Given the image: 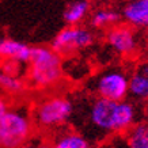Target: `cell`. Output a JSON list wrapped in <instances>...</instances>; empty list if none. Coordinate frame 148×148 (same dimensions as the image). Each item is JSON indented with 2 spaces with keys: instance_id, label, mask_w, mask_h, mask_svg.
Returning <instances> with one entry per match:
<instances>
[{
  "instance_id": "15",
  "label": "cell",
  "mask_w": 148,
  "mask_h": 148,
  "mask_svg": "<svg viewBox=\"0 0 148 148\" xmlns=\"http://www.w3.org/2000/svg\"><path fill=\"white\" fill-rule=\"evenodd\" d=\"M0 90L8 94H22L26 90V83L21 76L11 75L0 69Z\"/></svg>"
},
{
  "instance_id": "9",
  "label": "cell",
  "mask_w": 148,
  "mask_h": 148,
  "mask_svg": "<svg viewBox=\"0 0 148 148\" xmlns=\"http://www.w3.org/2000/svg\"><path fill=\"white\" fill-rule=\"evenodd\" d=\"M129 97L139 103H148V61L139 64L129 76Z\"/></svg>"
},
{
  "instance_id": "5",
  "label": "cell",
  "mask_w": 148,
  "mask_h": 148,
  "mask_svg": "<svg viewBox=\"0 0 148 148\" xmlns=\"http://www.w3.org/2000/svg\"><path fill=\"white\" fill-rule=\"evenodd\" d=\"M129 73L121 68H109L90 82L88 88L97 97L112 101H124L129 97Z\"/></svg>"
},
{
  "instance_id": "13",
  "label": "cell",
  "mask_w": 148,
  "mask_h": 148,
  "mask_svg": "<svg viewBox=\"0 0 148 148\" xmlns=\"http://www.w3.org/2000/svg\"><path fill=\"white\" fill-rule=\"evenodd\" d=\"M122 19L121 12L112 8H98L90 15V25L94 29H110L120 23Z\"/></svg>"
},
{
  "instance_id": "11",
  "label": "cell",
  "mask_w": 148,
  "mask_h": 148,
  "mask_svg": "<svg viewBox=\"0 0 148 148\" xmlns=\"http://www.w3.org/2000/svg\"><path fill=\"white\" fill-rule=\"evenodd\" d=\"M52 148H91V140L80 132L58 129L53 140L50 141Z\"/></svg>"
},
{
  "instance_id": "12",
  "label": "cell",
  "mask_w": 148,
  "mask_h": 148,
  "mask_svg": "<svg viewBox=\"0 0 148 148\" xmlns=\"http://www.w3.org/2000/svg\"><path fill=\"white\" fill-rule=\"evenodd\" d=\"M91 11L88 0H73L64 10L63 19L67 25H80Z\"/></svg>"
},
{
  "instance_id": "3",
  "label": "cell",
  "mask_w": 148,
  "mask_h": 148,
  "mask_svg": "<svg viewBox=\"0 0 148 148\" xmlns=\"http://www.w3.org/2000/svg\"><path fill=\"white\" fill-rule=\"evenodd\" d=\"M75 102L63 95H52L41 99L33 110V120L42 130H58L72 120Z\"/></svg>"
},
{
  "instance_id": "4",
  "label": "cell",
  "mask_w": 148,
  "mask_h": 148,
  "mask_svg": "<svg viewBox=\"0 0 148 148\" xmlns=\"http://www.w3.org/2000/svg\"><path fill=\"white\" fill-rule=\"evenodd\" d=\"M34 125L26 108H10L0 118V148H21L33 136Z\"/></svg>"
},
{
  "instance_id": "18",
  "label": "cell",
  "mask_w": 148,
  "mask_h": 148,
  "mask_svg": "<svg viewBox=\"0 0 148 148\" xmlns=\"http://www.w3.org/2000/svg\"><path fill=\"white\" fill-rule=\"evenodd\" d=\"M147 114H148V103H147Z\"/></svg>"
},
{
  "instance_id": "1",
  "label": "cell",
  "mask_w": 148,
  "mask_h": 148,
  "mask_svg": "<svg viewBox=\"0 0 148 148\" xmlns=\"http://www.w3.org/2000/svg\"><path fill=\"white\" fill-rule=\"evenodd\" d=\"M73 117L82 118L86 137H108L125 133L139 122V109L135 101H112V99L90 97L84 99V109H76ZM72 117V118H73Z\"/></svg>"
},
{
  "instance_id": "17",
  "label": "cell",
  "mask_w": 148,
  "mask_h": 148,
  "mask_svg": "<svg viewBox=\"0 0 148 148\" xmlns=\"http://www.w3.org/2000/svg\"><path fill=\"white\" fill-rule=\"evenodd\" d=\"M10 109V106H8V102L5 101V99H3L1 97H0V118L3 117V114H4L7 110Z\"/></svg>"
},
{
  "instance_id": "8",
  "label": "cell",
  "mask_w": 148,
  "mask_h": 148,
  "mask_svg": "<svg viewBox=\"0 0 148 148\" xmlns=\"http://www.w3.org/2000/svg\"><path fill=\"white\" fill-rule=\"evenodd\" d=\"M122 19L135 29L148 30V0H128L121 10Z\"/></svg>"
},
{
  "instance_id": "16",
  "label": "cell",
  "mask_w": 148,
  "mask_h": 148,
  "mask_svg": "<svg viewBox=\"0 0 148 148\" xmlns=\"http://www.w3.org/2000/svg\"><path fill=\"white\" fill-rule=\"evenodd\" d=\"M21 148H52V144L41 136H32Z\"/></svg>"
},
{
  "instance_id": "2",
  "label": "cell",
  "mask_w": 148,
  "mask_h": 148,
  "mask_svg": "<svg viewBox=\"0 0 148 148\" xmlns=\"http://www.w3.org/2000/svg\"><path fill=\"white\" fill-rule=\"evenodd\" d=\"M27 76L34 88L42 90L56 86L63 77L61 56L48 46H33Z\"/></svg>"
},
{
  "instance_id": "6",
  "label": "cell",
  "mask_w": 148,
  "mask_h": 148,
  "mask_svg": "<svg viewBox=\"0 0 148 148\" xmlns=\"http://www.w3.org/2000/svg\"><path fill=\"white\" fill-rule=\"evenodd\" d=\"M94 41V33L88 27H83L80 25H67V27L60 30L52 40L50 48L60 56H69L90 48Z\"/></svg>"
},
{
  "instance_id": "7",
  "label": "cell",
  "mask_w": 148,
  "mask_h": 148,
  "mask_svg": "<svg viewBox=\"0 0 148 148\" xmlns=\"http://www.w3.org/2000/svg\"><path fill=\"white\" fill-rule=\"evenodd\" d=\"M106 42L113 49V52L120 56H130L139 48V37L136 29L128 23H118L108 29Z\"/></svg>"
},
{
  "instance_id": "14",
  "label": "cell",
  "mask_w": 148,
  "mask_h": 148,
  "mask_svg": "<svg viewBox=\"0 0 148 148\" xmlns=\"http://www.w3.org/2000/svg\"><path fill=\"white\" fill-rule=\"evenodd\" d=\"M128 148H148V124L137 122L126 132Z\"/></svg>"
},
{
  "instance_id": "10",
  "label": "cell",
  "mask_w": 148,
  "mask_h": 148,
  "mask_svg": "<svg viewBox=\"0 0 148 148\" xmlns=\"http://www.w3.org/2000/svg\"><path fill=\"white\" fill-rule=\"evenodd\" d=\"M33 46H29L22 41L0 37V58L14 60L23 64H29L32 57Z\"/></svg>"
}]
</instances>
